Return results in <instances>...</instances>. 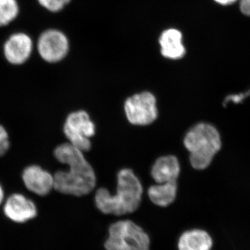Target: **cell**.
I'll return each instance as SVG.
<instances>
[{
	"label": "cell",
	"instance_id": "16",
	"mask_svg": "<svg viewBox=\"0 0 250 250\" xmlns=\"http://www.w3.org/2000/svg\"><path fill=\"white\" fill-rule=\"evenodd\" d=\"M41 6L52 12L62 10L70 0H38Z\"/></svg>",
	"mask_w": 250,
	"mask_h": 250
},
{
	"label": "cell",
	"instance_id": "19",
	"mask_svg": "<svg viewBox=\"0 0 250 250\" xmlns=\"http://www.w3.org/2000/svg\"><path fill=\"white\" fill-rule=\"evenodd\" d=\"M240 9L243 14L250 16V0H240Z\"/></svg>",
	"mask_w": 250,
	"mask_h": 250
},
{
	"label": "cell",
	"instance_id": "1",
	"mask_svg": "<svg viewBox=\"0 0 250 250\" xmlns=\"http://www.w3.org/2000/svg\"><path fill=\"white\" fill-rule=\"evenodd\" d=\"M54 156L69 167L68 170L58 171L54 174V189L77 197L87 195L93 190L96 182L95 172L82 151L70 143H63L56 147Z\"/></svg>",
	"mask_w": 250,
	"mask_h": 250
},
{
	"label": "cell",
	"instance_id": "2",
	"mask_svg": "<svg viewBox=\"0 0 250 250\" xmlns=\"http://www.w3.org/2000/svg\"><path fill=\"white\" fill-rule=\"evenodd\" d=\"M142 195L139 179L132 170L123 169L118 173L116 193L111 195L107 189H99L95 194V205L104 214H129L139 208Z\"/></svg>",
	"mask_w": 250,
	"mask_h": 250
},
{
	"label": "cell",
	"instance_id": "11",
	"mask_svg": "<svg viewBox=\"0 0 250 250\" xmlns=\"http://www.w3.org/2000/svg\"><path fill=\"white\" fill-rule=\"evenodd\" d=\"M180 166L178 159L174 156H166L159 158L152 169V177L157 184L177 182Z\"/></svg>",
	"mask_w": 250,
	"mask_h": 250
},
{
	"label": "cell",
	"instance_id": "10",
	"mask_svg": "<svg viewBox=\"0 0 250 250\" xmlns=\"http://www.w3.org/2000/svg\"><path fill=\"white\" fill-rule=\"evenodd\" d=\"M33 49L32 41L27 34H13L4 46L6 60L13 65H22L30 57Z\"/></svg>",
	"mask_w": 250,
	"mask_h": 250
},
{
	"label": "cell",
	"instance_id": "14",
	"mask_svg": "<svg viewBox=\"0 0 250 250\" xmlns=\"http://www.w3.org/2000/svg\"><path fill=\"white\" fill-rule=\"evenodd\" d=\"M177 192V182H170L152 186L148 189V196L154 205L167 207L175 200Z\"/></svg>",
	"mask_w": 250,
	"mask_h": 250
},
{
	"label": "cell",
	"instance_id": "18",
	"mask_svg": "<svg viewBox=\"0 0 250 250\" xmlns=\"http://www.w3.org/2000/svg\"><path fill=\"white\" fill-rule=\"evenodd\" d=\"M250 90L246 93H242L240 94V95H229V96L227 97V98L225 99V102L226 103L232 102V103H241L242 100H244L245 98L250 96Z\"/></svg>",
	"mask_w": 250,
	"mask_h": 250
},
{
	"label": "cell",
	"instance_id": "5",
	"mask_svg": "<svg viewBox=\"0 0 250 250\" xmlns=\"http://www.w3.org/2000/svg\"><path fill=\"white\" fill-rule=\"evenodd\" d=\"M63 133L69 143L82 152L91 147L90 138L95 134V125L85 111H75L67 117Z\"/></svg>",
	"mask_w": 250,
	"mask_h": 250
},
{
	"label": "cell",
	"instance_id": "12",
	"mask_svg": "<svg viewBox=\"0 0 250 250\" xmlns=\"http://www.w3.org/2000/svg\"><path fill=\"white\" fill-rule=\"evenodd\" d=\"M213 240L205 230H188L182 233L178 242L179 250H211Z\"/></svg>",
	"mask_w": 250,
	"mask_h": 250
},
{
	"label": "cell",
	"instance_id": "3",
	"mask_svg": "<svg viewBox=\"0 0 250 250\" xmlns=\"http://www.w3.org/2000/svg\"><path fill=\"white\" fill-rule=\"evenodd\" d=\"M184 142L190 152V164L196 170L208 167L222 146L218 130L207 123H199L189 130Z\"/></svg>",
	"mask_w": 250,
	"mask_h": 250
},
{
	"label": "cell",
	"instance_id": "8",
	"mask_svg": "<svg viewBox=\"0 0 250 250\" xmlns=\"http://www.w3.org/2000/svg\"><path fill=\"white\" fill-rule=\"evenodd\" d=\"M22 179L24 187L29 191L45 196L54 189V175L40 166H27L23 170Z\"/></svg>",
	"mask_w": 250,
	"mask_h": 250
},
{
	"label": "cell",
	"instance_id": "6",
	"mask_svg": "<svg viewBox=\"0 0 250 250\" xmlns=\"http://www.w3.org/2000/svg\"><path fill=\"white\" fill-rule=\"evenodd\" d=\"M125 111L131 124L141 126L151 124L157 118L156 98L149 92L136 94L125 102Z\"/></svg>",
	"mask_w": 250,
	"mask_h": 250
},
{
	"label": "cell",
	"instance_id": "15",
	"mask_svg": "<svg viewBox=\"0 0 250 250\" xmlns=\"http://www.w3.org/2000/svg\"><path fill=\"white\" fill-rule=\"evenodd\" d=\"M19 8L16 0H0V27L7 25L17 17Z\"/></svg>",
	"mask_w": 250,
	"mask_h": 250
},
{
	"label": "cell",
	"instance_id": "9",
	"mask_svg": "<svg viewBox=\"0 0 250 250\" xmlns=\"http://www.w3.org/2000/svg\"><path fill=\"white\" fill-rule=\"evenodd\" d=\"M3 210L9 220L17 223H24L32 220L38 211L34 202L20 193L10 195L6 199Z\"/></svg>",
	"mask_w": 250,
	"mask_h": 250
},
{
	"label": "cell",
	"instance_id": "17",
	"mask_svg": "<svg viewBox=\"0 0 250 250\" xmlns=\"http://www.w3.org/2000/svg\"><path fill=\"white\" fill-rule=\"evenodd\" d=\"M9 134L4 126L0 125V156H4L10 147Z\"/></svg>",
	"mask_w": 250,
	"mask_h": 250
},
{
	"label": "cell",
	"instance_id": "20",
	"mask_svg": "<svg viewBox=\"0 0 250 250\" xmlns=\"http://www.w3.org/2000/svg\"><path fill=\"white\" fill-rule=\"evenodd\" d=\"M214 1L221 5H229L236 2L237 0H214Z\"/></svg>",
	"mask_w": 250,
	"mask_h": 250
},
{
	"label": "cell",
	"instance_id": "21",
	"mask_svg": "<svg viewBox=\"0 0 250 250\" xmlns=\"http://www.w3.org/2000/svg\"><path fill=\"white\" fill-rule=\"evenodd\" d=\"M4 200V191L2 187H1V184H0V205L2 204Z\"/></svg>",
	"mask_w": 250,
	"mask_h": 250
},
{
	"label": "cell",
	"instance_id": "4",
	"mask_svg": "<svg viewBox=\"0 0 250 250\" xmlns=\"http://www.w3.org/2000/svg\"><path fill=\"white\" fill-rule=\"evenodd\" d=\"M106 250H149L150 239L147 233L131 220L112 224L104 243Z\"/></svg>",
	"mask_w": 250,
	"mask_h": 250
},
{
	"label": "cell",
	"instance_id": "7",
	"mask_svg": "<svg viewBox=\"0 0 250 250\" xmlns=\"http://www.w3.org/2000/svg\"><path fill=\"white\" fill-rule=\"evenodd\" d=\"M41 58L48 62H57L67 55L68 41L61 31L51 29L41 34L38 42Z\"/></svg>",
	"mask_w": 250,
	"mask_h": 250
},
{
	"label": "cell",
	"instance_id": "13",
	"mask_svg": "<svg viewBox=\"0 0 250 250\" xmlns=\"http://www.w3.org/2000/svg\"><path fill=\"white\" fill-rule=\"evenodd\" d=\"M161 53L170 59H179L184 57L185 48L182 43V35L177 29H167L160 38Z\"/></svg>",
	"mask_w": 250,
	"mask_h": 250
}]
</instances>
